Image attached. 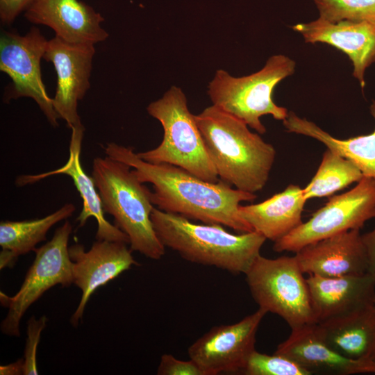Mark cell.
Here are the masks:
<instances>
[{
    "label": "cell",
    "instance_id": "cell-1",
    "mask_svg": "<svg viewBox=\"0 0 375 375\" xmlns=\"http://www.w3.org/2000/svg\"><path fill=\"white\" fill-rule=\"evenodd\" d=\"M103 148L107 156L133 168L142 183L152 185L151 200L159 210L241 233L253 231L238 210L242 202L253 201L255 194L233 188L222 180L206 181L175 165L147 162L133 148L115 142Z\"/></svg>",
    "mask_w": 375,
    "mask_h": 375
},
{
    "label": "cell",
    "instance_id": "cell-2",
    "mask_svg": "<svg viewBox=\"0 0 375 375\" xmlns=\"http://www.w3.org/2000/svg\"><path fill=\"white\" fill-rule=\"evenodd\" d=\"M208 155L220 180L255 194L266 185L276 150L239 118L211 105L194 115Z\"/></svg>",
    "mask_w": 375,
    "mask_h": 375
},
{
    "label": "cell",
    "instance_id": "cell-3",
    "mask_svg": "<svg viewBox=\"0 0 375 375\" xmlns=\"http://www.w3.org/2000/svg\"><path fill=\"white\" fill-rule=\"evenodd\" d=\"M155 232L165 247L183 259L234 274H246L267 240L256 231L233 234L217 224H199L177 214L153 208Z\"/></svg>",
    "mask_w": 375,
    "mask_h": 375
},
{
    "label": "cell",
    "instance_id": "cell-4",
    "mask_svg": "<svg viewBox=\"0 0 375 375\" xmlns=\"http://www.w3.org/2000/svg\"><path fill=\"white\" fill-rule=\"evenodd\" d=\"M128 165L108 156L93 160L92 177L104 212L128 238L131 249L160 260L165 247L158 239L151 215L154 208L151 191Z\"/></svg>",
    "mask_w": 375,
    "mask_h": 375
},
{
    "label": "cell",
    "instance_id": "cell-5",
    "mask_svg": "<svg viewBox=\"0 0 375 375\" xmlns=\"http://www.w3.org/2000/svg\"><path fill=\"white\" fill-rule=\"evenodd\" d=\"M147 111L161 124L163 137L157 147L137 153L140 158L177 166L208 182L219 181L181 88L172 86L161 98L150 103Z\"/></svg>",
    "mask_w": 375,
    "mask_h": 375
},
{
    "label": "cell",
    "instance_id": "cell-6",
    "mask_svg": "<svg viewBox=\"0 0 375 375\" xmlns=\"http://www.w3.org/2000/svg\"><path fill=\"white\" fill-rule=\"evenodd\" d=\"M295 62L283 55L268 58L264 67L253 74L235 77L224 69L216 71L208 86L212 105L244 121L259 134L266 128L260 117L270 115L283 121L288 110L277 106L272 94L275 87L285 78L293 74Z\"/></svg>",
    "mask_w": 375,
    "mask_h": 375
},
{
    "label": "cell",
    "instance_id": "cell-7",
    "mask_svg": "<svg viewBox=\"0 0 375 375\" xmlns=\"http://www.w3.org/2000/svg\"><path fill=\"white\" fill-rule=\"evenodd\" d=\"M303 274L295 256L271 259L259 255L245 276L259 308L278 315L294 329L317 323Z\"/></svg>",
    "mask_w": 375,
    "mask_h": 375
},
{
    "label": "cell",
    "instance_id": "cell-8",
    "mask_svg": "<svg viewBox=\"0 0 375 375\" xmlns=\"http://www.w3.org/2000/svg\"><path fill=\"white\" fill-rule=\"evenodd\" d=\"M72 231V226L66 220L49 242L35 249V259L18 292L13 296L0 292L1 304L8 310L0 326L3 334L19 337L21 319L34 302L56 285L73 283L68 247Z\"/></svg>",
    "mask_w": 375,
    "mask_h": 375
},
{
    "label": "cell",
    "instance_id": "cell-9",
    "mask_svg": "<svg viewBox=\"0 0 375 375\" xmlns=\"http://www.w3.org/2000/svg\"><path fill=\"white\" fill-rule=\"evenodd\" d=\"M375 217V180L362 178L349 191L331 197L306 222L274 242L276 252L296 253L303 247L352 229Z\"/></svg>",
    "mask_w": 375,
    "mask_h": 375
},
{
    "label": "cell",
    "instance_id": "cell-10",
    "mask_svg": "<svg viewBox=\"0 0 375 375\" xmlns=\"http://www.w3.org/2000/svg\"><path fill=\"white\" fill-rule=\"evenodd\" d=\"M47 40L37 27L24 35L3 31L0 37V70L11 78L6 90L4 102L21 97L33 99L53 127L58 126L53 100L43 83L40 60Z\"/></svg>",
    "mask_w": 375,
    "mask_h": 375
},
{
    "label": "cell",
    "instance_id": "cell-11",
    "mask_svg": "<svg viewBox=\"0 0 375 375\" xmlns=\"http://www.w3.org/2000/svg\"><path fill=\"white\" fill-rule=\"evenodd\" d=\"M266 312L258 308L240 321L211 328L188 348L204 375L242 374L255 349L256 336Z\"/></svg>",
    "mask_w": 375,
    "mask_h": 375
},
{
    "label": "cell",
    "instance_id": "cell-12",
    "mask_svg": "<svg viewBox=\"0 0 375 375\" xmlns=\"http://www.w3.org/2000/svg\"><path fill=\"white\" fill-rule=\"evenodd\" d=\"M94 45L70 43L55 36L47 42L43 56L45 60L53 63L57 74L56 91L52 99L54 110L70 128L82 124L78 102L90 87Z\"/></svg>",
    "mask_w": 375,
    "mask_h": 375
},
{
    "label": "cell",
    "instance_id": "cell-13",
    "mask_svg": "<svg viewBox=\"0 0 375 375\" xmlns=\"http://www.w3.org/2000/svg\"><path fill=\"white\" fill-rule=\"evenodd\" d=\"M126 244L123 242L97 240L88 251L81 244L69 247L73 283L82 291L80 302L70 318L74 327L82 319L89 299L97 288L138 265L132 256L133 251Z\"/></svg>",
    "mask_w": 375,
    "mask_h": 375
},
{
    "label": "cell",
    "instance_id": "cell-14",
    "mask_svg": "<svg viewBox=\"0 0 375 375\" xmlns=\"http://www.w3.org/2000/svg\"><path fill=\"white\" fill-rule=\"evenodd\" d=\"M69 155L67 162L58 169L35 175H22L17 178L16 184L24 186L38 182L44 178L58 174L69 176L73 181L83 201L82 210L76 218L78 227H83L90 217L97 222V240L123 242L129 244L128 236L115 225L105 218L100 196L92 177L83 169L81 151L85 128L79 124L71 128Z\"/></svg>",
    "mask_w": 375,
    "mask_h": 375
},
{
    "label": "cell",
    "instance_id": "cell-15",
    "mask_svg": "<svg viewBox=\"0 0 375 375\" xmlns=\"http://www.w3.org/2000/svg\"><path fill=\"white\" fill-rule=\"evenodd\" d=\"M303 274L324 277L368 273L360 229H352L309 244L295 253Z\"/></svg>",
    "mask_w": 375,
    "mask_h": 375
},
{
    "label": "cell",
    "instance_id": "cell-16",
    "mask_svg": "<svg viewBox=\"0 0 375 375\" xmlns=\"http://www.w3.org/2000/svg\"><path fill=\"white\" fill-rule=\"evenodd\" d=\"M24 12L27 20L50 27L67 42L94 44L108 37L101 15L78 0H35Z\"/></svg>",
    "mask_w": 375,
    "mask_h": 375
},
{
    "label": "cell",
    "instance_id": "cell-17",
    "mask_svg": "<svg viewBox=\"0 0 375 375\" xmlns=\"http://www.w3.org/2000/svg\"><path fill=\"white\" fill-rule=\"evenodd\" d=\"M306 42L330 44L348 56L353 66V76L362 88L367 68L375 62V23L344 20L335 23L318 18L292 26Z\"/></svg>",
    "mask_w": 375,
    "mask_h": 375
},
{
    "label": "cell",
    "instance_id": "cell-18",
    "mask_svg": "<svg viewBox=\"0 0 375 375\" xmlns=\"http://www.w3.org/2000/svg\"><path fill=\"white\" fill-rule=\"evenodd\" d=\"M275 353L290 358L311 373L375 374V361L353 360L341 355L325 341L317 323L292 329Z\"/></svg>",
    "mask_w": 375,
    "mask_h": 375
},
{
    "label": "cell",
    "instance_id": "cell-19",
    "mask_svg": "<svg viewBox=\"0 0 375 375\" xmlns=\"http://www.w3.org/2000/svg\"><path fill=\"white\" fill-rule=\"evenodd\" d=\"M306 279L317 323L375 299V279L369 273L337 277L309 274Z\"/></svg>",
    "mask_w": 375,
    "mask_h": 375
},
{
    "label": "cell",
    "instance_id": "cell-20",
    "mask_svg": "<svg viewBox=\"0 0 375 375\" xmlns=\"http://www.w3.org/2000/svg\"><path fill=\"white\" fill-rule=\"evenodd\" d=\"M317 324L327 344L341 355L375 361L374 301Z\"/></svg>",
    "mask_w": 375,
    "mask_h": 375
},
{
    "label": "cell",
    "instance_id": "cell-21",
    "mask_svg": "<svg viewBox=\"0 0 375 375\" xmlns=\"http://www.w3.org/2000/svg\"><path fill=\"white\" fill-rule=\"evenodd\" d=\"M306 201L303 189L291 184L262 202L240 205L238 212L253 231L276 242L303 223L301 215Z\"/></svg>",
    "mask_w": 375,
    "mask_h": 375
},
{
    "label": "cell",
    "instance_id": "cell-22",
    "mask_svg": "<svg viewBox=\"0 0 375 375\" xmlns=\"http://www.w3.org/2000/svg\"><path fill=\"white\" fill-rule=\"evenodd\" d=\"M370 112L375 120V100L370 106ZM283 124L287 131L319 141L328 149L352 161L364 176L375 180V128L370 134L340 140L333 137L314 122L299 117L292 111L288 112Z\"/></svg>",
    "mask_w": 375,
    "mask_h": 375
},
{
    "label": "cell",
    "instance_id": "cell-23",
    "mask_svg": "<svg viewBox=\"0 0 375 375\" xmlns=\"http://www.w3.org/2000/svg\"><path fill=\"white\" fill-rule=\"evenodd\" d=\"M75 210V206L69 203L42 218L1 222L0 269L12 267L19 256L34 251L38 243L47 240L49 229L71 217Z\"/></svg>",
    "mask_w": 375,
    "mask_h": 375
},
{
    "label": "cell",
    "instance_id": "cell-24",
    "mask_svg": "<svg viewBox=\"0 0 375 375\" xmlns=\"http://www.w3.org/2000/svg\"><path fill=\"white\" fill-rule=\"evenodd\" d=\"M362 176L361 171L352 161L327 148L314 177L303 189V196L306 200L330 196L358 183Z\"/></svg>",
    "mask_w": 375,
    "mask_h": 375
},
{
    "label": "cell",
    "instance_id": "cell-25",
    "mask_svg": "<svg viewBox=\"0 0 375 375\" xmlns=\"http://www.w3.org/2000/svg\"><path fill=\"white\" fill-rule=\"evenodd\" d=\"M319 18L335 23L348 20L375 23V0H314Z\"/></svg>",
    "mask_w": 375,
    "mask_h": 375
},
{
    "label": "cell",
    "instance_id": "cell-26",
    "mask_svg": "<svg viewBox=\"0 0 375 375\" xmlns=\"http://www.w3.org/2000/svg\"><path fill=\"white\" fill-rule=\"evenodd\" d=\"M242 374L246 375H310L312 373L289 357L276 353L268 355L255 350L251 354Z\"/></svg>",
    "mask_w": 375,
    "mask_h": 375
},
{
    "label": "cell",
    "instance_id": "cell-27",
    "mask_svg": "<svg viewBox=\"0 0 375 375\" xmlns=\"http://www.w3.org/2000/svg\"><path fill=\"white\" fill-rule=\"evenodd\" d=\"M48 318L43 315L36 319L32 316L27 323V338L24 355V375L38 374L37 366V349L42 331L46 327Z\"/></svg>",
    "mask_w": 375,
    "mask_h": 375
},
{
    "label": "cell",
    "instance_id": "cell-28",
    "mask_svg": "<svg viewBox=\"0 0 375 375\" xmlns=\"http://www.w3.org/2000/svg\"><path fill=\"white\" fill-rule=\"evenodd\" d=\"M158 375H204L199 366L192 359L181 360L172 354H163L157 369Z\"/></svg>",
    "mask_w": 375,
    "mask_h": 375
},
{
    "label": "cell",
    "instance_id": "cell-29",
    "mask_svg": "<svg viewBox=\"0 0 375 375\" xmlns=\"http://www.w3.org/2000/svg\"><path fill=\"white\" fill-rule=\"evenodd\" d=\"M35 0H0V19L3 24H12Z\"/></svg>",
    "mask_w": 375,
    "mask_h": 375
},
{
    "label": "cell",
    "instance_id": "cell-30",
    "mask_svg": "<svg viewBox=\"0 0 375 375\" xmlns=\"http://www.w3.org/2000/svg\"><path fill=\"white\" fill-rule=\"evenodd\" d=\"M368 260V273L375 279V228L362 235Z\"/></svg>",
    "mask_w": 375,
    "mask_h": 375
},
{
    "label": "cell",
    "instance_id": "cell-31",
    "mask_svg": "<svg viewBox=\"0 0 375 375\" xmlns=\"http://www.w3.org/2000/svg\"><path fill=\"white\" fill-rule=\"evenodd\" d=\"M24 373V360L20 358L15 362L0 366L1 375H21Z\"/></svg>",
    "mask_w": 375,
    "mask_h": 375
},
{
    "label": "cell",
    "instance_id": "cell-32",
    "mask_svg": "<svg viewBox=\"0 0 375 375\" xmlns=\"http://www.w3.org/2000/svg\"><path fill=\"white\" fill-rule=\"evenodd\" d=\"M374 303H375V299H374Z\"/></svg>",
    "mask_w": 375,
    "mask_h": 375
}]
</instances>
